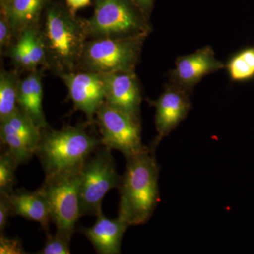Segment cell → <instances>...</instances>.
I'll return each instance as SVG.
<instances>
[{
  "label": "cell",
  "instance_id": "cell-1",
  "mask_svg": "<svg viewBox=\"0 0 254 254\" xmlns=\"http://www.w3.org/2000/svg\"><path fill=\"white\" fill-rule=\"evenodd\" d=\"M159 168L153 149L127 160L120 182L118 217L129 226L146 223L160 202Z\"/></svg>",
  "mask_w": 254,
  "mask_h": 254
},
{
  "label": "cell",
  "instance_id": "cell-2",
  "mask_svg": "<svg viewBox=\"0 0 254 254\" xmlns=\"http://www.w3.org/2000/svg\"><path fill=\"white\" fill-rule=\"evenodd\" d=\"M40 34L48 63L60 74L72 72L81 63L86 46L88 37L86 21L77 19L72 11L52 5L46 10Z\"/></svg>",
  "mask_w": 254,
  "mask_h": 254
},
{
  "label": "cell",
  "instance_id": "cell-3",
  "mask_svg": "<svg viewBox=\"0 0 254 254\" xmlns=\"http://www.w3.org/2000/svg\"><path fill=\"white\" fill-rule=\"evenodd\" d=\"M101 145V138L90 134L83 127L60 130L43 128L35 155L39 158L46 176H49L81 170Z\"/></svg>",
  "mask_w": 254,
  "mask_h": 254
},
{
  "label": "cell",
  "instance_id": "cell-4",
  "mask_svg": "<svg viewBox=\"0 0 254 254\" xmlns=\"http://www.w3.org/2000/svg\"><path fill=\"white\" fill-rule=\"evenodd\" d=\"M81 170L46 176L40 190L46 197L57 232L71 240L80 208Z\"/></svg>",
  "mask_w": 254,
  "mask_h": 254
},
{
  "label": "cell",
  "instance_id": "cell-5",
  "mask_svg": "<svg viewBox=\"0 0 254 254\" xmlns=\"http://www.w3.org/2000/svg\"><path fill=\"white\" fill-rule=\"evenodd\" d=\"M81 216L102 212V201L110 190L119 188L121 177L115 168L110 150L105 147L88 159L81 169Z\"/></svg>",
  "mask_w": 254,
  "mask_h": 254
},
{
  "label": "cell",
  "instance_id": "cell-6",
  "mask_svg": "<svg viewBox=\"0 0 254 254\" xmlns=\"http://www.w3.org/2000/svg\"><path fill=\"white\" fill-rule=\"evenodd\" d=\"M86 26L88 36L93 39L136 38L144 30L127 0H95L94 14Z\"/></svg>",
  "mask_w": 254,
  "mask_h": 254
},
{
  "label": "cell",
  "instance_id": "cell-7",
  "mask_svg": "<svg viewBox=\"0 0 254 254\" xmlns=\"http://www.w3.org/2000/svg\"><path fill=\"white\" fill-rule=\"evenodd\" d=\"M101 131L102 145L118 150L129 159L148 148L142 143L138 118L114 108L104 102L96 113Z\"/></svg>",
  "mask_w": 254,
  "mask_h": 254
},
{
  "label": "cell",
  "instance_id": "cell-8",
  "mask_svg": "<svg viewBox=\"0 0 254 254\" xmlns=\"http://www.w3.org/2000/svg\"><path fill=\"white\" fill-rule=\"evenodd\" d=\"M138 53L136 38H98L86 42L80 64L101 74L131 72Z\"/></svg>",
  "mask_w": 254,
  "mask_h": 254
},
{
  "label": "cell",
  "instance_id": "cell-9",
  "mask_svg": "<svg viewBox=\"0 0 254 254\" xmlns=\"http://www.w3.org/2000/svg\"><path fill=\"white\" fill-rule=\"evenodd\" d=\"M41 130L18 108L12 115L1 120L0 137L6 150L21 164L35 155L41 138Z\"/></svg>",
  "mask_w": 254,
  "mask_h": 254
},
{
  "label": "cell",
  "instance_id": "cell-10",
  "mask_svg": "<svg viewBox=\"0 0 254 254\" xmlns=\"http://www.w3.org/2000/svg\"><path fill=\"white\" fill-rule=\"evenodd\" d=\"M67 86L75 108L86 114L91 120L105 100L104 76L87 71L81 73H61Z\"/></svg>",
  "mask_w": 254,
  "mask_h": 254
},
{
  "label": "cell",
  "instance_id": "cell-11",
  "mask_svg": "<svg viewBox=\"0 0 254 254\" xmlns=\"http://www.w3.org/2000/svg\"><path fill=\"white\" fill-rule=\"evenodd\" d=\"M155 108L158 136L152 145L153 150L185 119L190 109V103L185 92L177 88H168L157 100Z\"/></svg>",
  "mask_w": 254,
  "mask_h": 254
},
{
  "label": "cell",
  "instance_id": "cell-12",
  "mask_svg": "<svg viewBox=\"0 0 254 254\" xmlns=\"http://www.w3.org/2000/svg\"><path fill=\"white\" fill-rule=\"evenodd\" d=\"M103 76L105 102L114 108L138 118L141 94L131 71L107 73Z\"/></svg>",
  "mask_w": 254,
  "mask_h": 254
},
{
  "label": "cell",
  "instance_id": "cell-13",
  "mask_svg": "<svg viewBox=\"0 0 254 254\" xmlns=\"http://www.w3.org/2000/svg\"><path fill=\"white\" fill-rule=\"evenodd\" d=\"M93 226L83 228V235L100 254L121 253L122 241L129 225L121 218L109 219L103 212L97 215Z\"/></svg>",
  "mask_w": 254,
  "mask_h": 254
},
{
  "label": "cell",
  "instance_id": "cell-14",
  "mask_svg": "<svg viewBox=\"0 0 254 254\" xmlns=\"http://www.w3.org/2000/svg\"><path fill=\"white\" fill-rule=\"evenodd\" d=\"M11 216H21L38 222L48 233L52 221L49 206L40 189L30 192L23 189L13 190L9 195Z\"/></svg>",
  "mask_w": 254,
  "mask_h": 254
},
{
  "label": "cell",
  "instance_id": "cell-15",
  "mask_svg": "<svg viewBox=\"0 0 254 254\" xmlns=\"http://www.w3.org/2000/svg\"><path fill=\"white\" fill-rule=\"evenodd\" d=\"M222 67L223 64L215 59L212 50L206 48L179 58L175 76L181 84L191 86L205 75Z\"/></svg>",
  "mask_w": 254,
  "mask_h": 254
},
{
  "label": "cell",
  "instance_id": "cell-16",
  "mask_svg": "<svg viewBox=\"0 0 254 254\" xmlns=\"http://www.w3.org/2000/svg\"><path fill=\"white\" fill-rule=\"evenodd\" d=\"M43 85L39 73H32L18 83L17 105L40 129L49 128L43 109Z\"/></svg>",
  "mask_w": 254,
  "mask_h": 254
},
{
  "label": "cell",
  "instance_id": "cell-17",
  "mask_svg": "<svg viewBox=\"0 0 254 254\" xmlns=\"http://www.w3.org/2000/svg\"><path fill=\"white\" fill-rule=\"evenodd\" d=\"M48 0H5L3 15L7 18L15 36L28 28L37 27Z\"/></svg>",
  "mask_w": 254,
  "mask_h": 254
},
{
  "label": "cell",
  "instance_id": "cell-18",
  "mask_svg": "<svg viewBox=\"0 0 254 254\" xmlns=\"http://www.w3.org/2000/svg\"><path fill=\"white\" fill-rule=\"evenodd\" d=\"M19 81L14 73L1 71L0 75V120L8 118L18 110Z\"/></svg>",
  "mask_w": 254,
  "mask_h": 254
},
{
  "label": "cell",
  "instance_id": "cell-19",
  "mask_svg": "<svg viewBox=\"0 0 254 254\" xmlns=\"http://www.w3.org/2000/svg\"><path fill=\"white\" fill-rule=\"evenodd\" d=\"M228 70L232 79L246 81L254 76V48L242 50L228 64Z\"/></svg>",
  "mask_w": 254,
  "mask_h": 254
},
{
  "label": "cell",
  "instance_id": "cell-20",
  "mask_svg": "<svg viewBox=\"0 0 254 254\" xmlns=\"http://www.w3.org/2000/svg\"><path fill=\"white\" fill-rule=\"evenodd\" d=\"M19 163L8 150L0 156V194L9 195L14 190L15 171Z\"/></svg>",
  "mask_w": 254,
  "mask_h": 254
},
{
  "label": "cell",
  "instance_id": "cell-21",
  "mask_svg": "<svg viewBox=\"0 0 254 254\" xmlns=\"http://www.w3.org/2000/svg\"><path fill=\"white\" fill-rule=\"evenodd\" d=\"M70 242L71 240L66 238L63 235L56 232L53 235L47 233L46 245L41 251L38 252L39 254H69Z\"/></svg>",
  "mask_w": 254,
  "mask_h": 254
},
{
  "label": "cell",
  "instance_id": "cell-22",
  "mask_svg": "<svg viewBox=\"0 0 254 254\" xmlns=\"http://www.w3.org/2000/svg\"><path fill=\"white\" fill-rule=\"evenodd\" d=\"M0 254H26L23 250L21 241L17 239L9 238L5 236L2 232L0 235Z\"/></svg>",
  "mask_w": 254,
  "mask_h": 254
},
{
  "label": "cell",
  "instance_id": "cell-23",
  "mask_svg": "<svg viewBox=\"0 0 254 254\" xmlns=\"http://www.w3.org/2000/svg\"><path fill=\"white\" fill-rule=\"evenodd\" d=\"M11 216L9 195L0 194V231H4L9 217Z\"/></svg>",
  "mask_w": 254,
  "mask_h": 254
},
{
  "label": "cell",
  "instance_id": "cell-24",
  "mask_svg": "<svg viewBox=\"0 0 254 254\" xmlns=\"http://www.w3.org/2000/svg\"><path fill=\"white\" fill-rule=\"evenodd\" d=\"M13 35L14 33H13L11 25H10L7 18L3 15V17L1 16V20H0V46H1V48L9 44Z\"/></svg>",
  "mask_w": 254,
  "mask_h": 254
},
{
  "label": "cell",
  "instance_id": "cell-25",
  "mask_svg": "<svg viewBox=\"0 0 254 254\" xmlns=\"http://www.w3.org/2000/svg\"><path fill=\"white\" fill-rule=\"evenodd\" d=\"M66 1L70 11L72 12L91 4V0H66Z\"/></svg>",
  "mask_w": 254,
  "mask_h": 254
},
{
  "label": "cell",
  "instance_id": "cell-26",
  "mask_svg": "<svg viewBox=\"0 0 254 254\" xmlns=\"http://www.w3.org/2000/svg\"><path fill=\"white\" fill-rule=\"evenodd\" d=\"M133 1L141 6L143 9H148L152 3V0H133Z\"/></svg>",
  "mask_w": 254,
  "mask_h": 254
},
{
  "label": "cell",
  "instance_id": "cell-27",
  "mask_svg": "<svg viewBox=\"0 0 254 254\" xmlns=\"http://www.w3.org/2000/svg\"><path fill=\"white\" fill-rule=\"evenodd\" d=\"M4 1L5 0H1V3L4 2Z\"/></svg>",
  "mask_w": 254,
  "mask_h": 254
}]
</instances>
